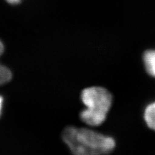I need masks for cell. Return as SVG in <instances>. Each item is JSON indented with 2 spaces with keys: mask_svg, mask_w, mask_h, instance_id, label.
Listing matches in <instances>:
<instances>
[{
  "mask_svg": "<svg viewBox=\"0 0 155 155\" xmlns=\"http://www.w3.org/2000/svg\"><path fill=\"white\" fill-rule=\"evenodd\" d=\"M62 138L76 155L109 154L116 146L113 138L85 128L67 127L63 131Z\"/></svg>",
  "mask_w": 155,
  "mask_h": 155,
  "instance_id": "6da1fadb",
  "label": "cell"
},
{
  "mask_svg": "<svg viewBox=\"0 0 155 155\" xmlns=\"http://www.w3.org/2000/svg\"><path fill=\"white\" fill-rule=\"evenodd\" d=\"M82 102L87 107L80 113V118L91 126H98L104 123L113 103V96L104 87H91L83 90Z\"/></svg>",
  "mask_w": 155,
  "mask_h": 155,
  "instance_id": "7a4b0ae2",
  "label": "cell"
},
{
  "mask_svg": "<svg viewBox=\"0 0 155 155\" xmlns=\"http://www.w3.org/2000/svg\"><path fill=\"white\" fill-rule=\"evenodd\" d=\"M143 60L147 73L155 78V50L145 51L143 55Z\"/></svg>",
  "mask_w": 155,
  "mask_h": 155,
  "instance_id": "3957f363",
  "label": "cell"
},
{
  "mask_svg": "<svg viewBox=\"0 0 155 155\" xmlns=\"http://www.w3.org/2000/svg\"><path fill=\"white\" fill-rule=\"evenodd\" d=\"M144 119L148 127L155 130V102L149 104L145 109Z\"/></svg>",
  "mask_w": 155,
  "mask_h": 155,
  "instance_id": "277c9868",
  "label": "cell"
},
{
  "mask_svg": "<svg viewBox=\"0 0 155 155\" xmlns=\"http://www.w3.org/2000/svg\"><path fill=\"white\" fill-rule=\"evenodd\" d=\"M4 51V46L2 42L0 41V56ZM12 78V72L8 68L0 64V85L8 82Z\"/></svg>",
  "mask_w": 155,
  "mask_h": 155,
  "instance_id": "5b68a950",
  "label": "cell"
},
{
  "mask_svg": "<svg viewBox=\"0 0 155 155\" xmlns=\"http://www.w3.org/2000/svg\"><path fill=\"white\" fill-rule=\"evenodd\" d=\"M7 1L11 4H17L18 3L20 2L21 0H7Z\"/></svg>",
  "mask_w": 155,
  "mask_h": 155,
  "instance_id": "8992f818",
  "label": "cell"
},
{
  "mask_svg": "<svg viewBox=\"0 0 155 155\" xmlns=\"http://www.w3.org/2000/svg\"><path fill=\"white\" fill-rule=\"evenodd\" d=\"M3 101V98H2V96H0V114H1V113H2V109Z\"/></svg>",
  "mask_w": 155,
  "mask_h": 155,
  "instance_id": "52a82bcc",
  "label": "cell"
}]
</instances>
